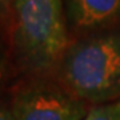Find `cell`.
<instances>
[{
    "instance_id": "obj_4",
    "label": "cell",
    "mask_w": 120,
    "mask_h": 120,
    "mask_svg": "<svg viewBox=\"0 0 120 120\" xmlns=\"http://www.w3.org/2000/svg\"><path fill=\"white\" fill-rule=\"evenodd\" d=\"M65 16L72 30L95 34L120 23V0H64Z\"/></svg>"
},
{
    "instance_id": "obj_1",
    "label": "cell",
    "mask_w": 120,
    "mask_h": 120,
    "mask_svg": "<svg viewBox=\"0 0 120 120\" xmlns=\"http://www.w3.org/2000/svg\"><path fill=\"white\" fill-rule=\"evenodd\" d=\"M55 71L63 88L75 98L107 104L120 94V27L69 44Z\"/></svg>"
},
{
    "instance_id": "obj_2",
    "label": "cell",
    "mask_w": 120,
    "mask_h": 120,
    "mask_svg": "<svg viewBox=\"0 0 120 120\" xmlns=\"http://www.w3.org/2000/svg\"><path fill=\"white\" fill-rule=\"evenodd\" d=\"M9 38L26 71L53 72L69 45L64 0H15Z\"/></svg>"
},
{
    "instance_id": "obj_5",
    "label": "cell",
    "mask_w": 120,
    "mask_h": 120,
    "mask_svg": "<svg viewBox=\"0 0 120 120\" xmlns=\"http://www.w3.org/2000/svg\"><path fill=\"white\" fill-rule=\"evenodd\" d=\"M84 120H120V100L92 108Z\"/></svg>"
},
{
    "instance_id": "obj_7",
    "label": "cell",
    "mask_w": 120,
    "mask_h": 120,
    "mask_svg": "<svg viewBox=\"0 0 120 120\" xmlns=\"http://www.w3.org/2000/svg\"><path fill=\"white\" fill-rule=\"evenodd\" d=\"M5 80H7V64H5L4 57L0 55V92L4 87Z\"/></svg>"
},
{
    "instance_id": "obj_6",
    "label": "cell",
    "mask_w": 120,
    "mask_h": 120,
    "mask_svg": "<svg viewBox=\"0 0 120 120\" xmlns=\"http://www.w3.org/2000/svg\"><path fill=\"white\" fill-rule=\"evenodd\" d=\"M15 0H0V28L5 34H11Z\"/></svg>"
},
{
    "instance_id": "obj_3",
    "label": "cell",
    "mask_w": 120,
    "mask_h": 120,
    "mask_svg": "<svg viewBox=\"0 0 120 120\" xmlns=\"http://www.w3.org/2000/svg\"><path fill=\"white\" fill-rule=\"evenodd\" d=\"M9 111L13 120H84L86 101L63 87L49 83H31L13 95Z\"/></svg>"
},
{
    "instance_id": "obj_8",
    "label": "cell",
    "mask_w": 120,
    "mask_h": 120,
    "mask_svg": "<svg viewBox=\"0 0 120 120\" xmlns=\"http://www.w3.org/2000/svg\"><path fill=\"white\" fill-rule=\"evenodd\" d=\"M0 120H13V116L9 109L0 105Z\"/></svg>"
}]
</instances>
